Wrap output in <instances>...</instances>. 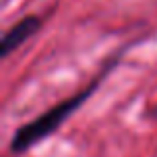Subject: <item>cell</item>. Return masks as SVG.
Instances as JSON below:
<instances>
[{"mask_svg":"<svg viewBox=\"0 0 157 157\" xmlns=\"http://www.w3.org/2000/svg\"><path fill=\"white\" fill-rule=\"evenodd\" d=\"M119 58H121V52H117L113 58H109V60L105 62V66L96 74V78H94L86 88L78 90L74 96L58 101L56 105L48 107L38 117H34V119H30V121H26L24 125H20L18 129L12 133L8 151H10L12 155H22V153H26L28 149H32L34 145H38L40 141H44L46 137H50L52 133H56V131L60 129L78 109H82V105L96 94V90L100 88V84L105 80V76L117 66Z\"/></svg>","mask_w":157,"mask_h":157,"instance_id":"6da1fadb","label":"cell"},{"mask_svg":"<svg viewBox=\"0 0 157 157\" xmlns=\"http://www.w3.org/2000/svg\"><path fill=\"white\" fill-rule=\"evenodd\" d=\"M42 28V18L36 14L24 16L20 22H16L6 34L2 36V42H0V56L8 58L12 52H16L24 42L32 38L36 32Z\"/></svg>","mask_w":157,"mask_h":157,"instance_id":"7a4b0ae2","label":"cell"},{"mask_svg":"<svg viewBox=\"0 0 157 157\" xmlns=\"http://www.w3.org/2000/svg\"><path fill=\"white\" fill-rule=\"evenodd\" d=\"M153 115H155V117H157V107H155V109H153Z\"/></svg>","mask_w":157,"mask_h":157,"instance_id":"3957f363","label":"cell"}]
</instances>
